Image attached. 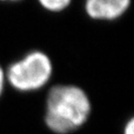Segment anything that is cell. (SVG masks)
<instances>
[{"label": "cell", "instance_id": "7", "mask_svg": "<svg viewBox=\"0 0 134 134\" xmlns=\"http://www.w3.org/2000/svg\"><path fill=\"white\" fill-rule=\"evenodd\" d=\"M2 2H18V1H21V0H0Z\"/></svg>", "mask_w": 134, "mask_h": 134}, {"label": "cell", "instance_id": "4", "mask_svg": "<svg viewBox=\"0 0 134 134\" xmlns=\"http://www.w3.org/2000/svg\"><path fill=\"white\" fill-rule=\"evenodd\" d=\"M40 6L46 11L58 13L63 12L70 7L72 0H37Z\"/></svg>", "mask_w": 134, "mask_h": 134}, {"label": "cell", "instance_id": "1", "mask_svg": "<svg viewBox=\"0 0 134 134\" xmlns=\"http://www.w3.org/2000/svg\"><path fill=\"white\" fill-rule=\"evenodd\" d=\"M91 101L81 86L56 85L46 96L44 122L55 134H70L81 128L91 114Z\"/></svg>", "mask_w": 134, "mask_h": 134}, {"label": "cell", "instance_id": "5", "mask_svg": "<svg viewBox=\"0 0 134 134\" xmlns=\"http://www.w3.org/2000/svg\"><path fill=\"white\" fill-rule=\"evenodd\" d=\"M6 83H7V81H6V74H5V70L3 69V67L0 65V97L2 96L3 92H4Z\"/></svg>", "mask_w": 134, "mask_h": 134}, {"label": "cell", "instance_id": "3", "mask_svg": "<svg viewBox=\"0 0 134 134\" xmlns=\"http://www.w3.org/2000/svg\"><path fill=\"white\" fill-rule=\"evenodd\" d=\"M132 0H85L86 14L93 20L114 21L128 11Z\"/></svg>", "mask_w": 134, "mask_h": 134}, {"label": "cell", "instance_id": "6", "mask_svg": "<svg viewBox=\"0 0 134 134\" xmlns=\"http://www.w3.org/2000/svg\"><path fill=\"white\" fill-rule=\"evenodd\" d=\"M123 134H134V118L131 117L126 123L123 128Z\"/></svg>", "mask_w": 134, "mask_h": 134}, {"label": "cell", "instance_id": "2", "mask_svg": "<svg viewBox=\"0 0 134 134\" xmlns=\"http://www.w3.org/2000/svg\"><path fill=\"white\" fill-rule=\"evenodd\" d=\"M51 58L43 51H31L5 70L6 81L15 91L32 92L43 88L53 77Z\"/></svg>", "mask_w": 134, "mask_h": 134}]
</instances>
